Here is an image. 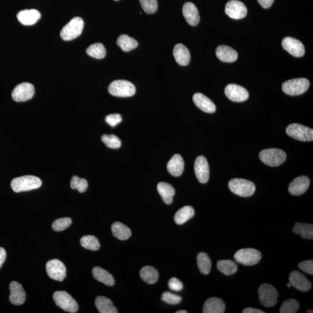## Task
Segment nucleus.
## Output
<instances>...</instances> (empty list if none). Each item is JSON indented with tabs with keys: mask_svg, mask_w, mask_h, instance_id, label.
<instances>
[{
	"mask_svg": "<svg viewBox=\"0 0 313 313\" xmlns=\"http://www.w3.org/2000/svg\"><path fill=\"white\" fill-rule=\"evenodd\" d=\"M194 172L198 181L206 183L210 178V168L208 161L204 156H198L194 163Z\"/></svg>",
	"mask_w": 313,
	"mask_h": 313,
	"instance_id": "15",
	"label": "nucleus"
},
{
	"mask_svg": "<svg viewBox=\"0 0 313 313\" xmlns=\"http://www.w3.org/2000/svg\"><path fill=\"white\" fill-rule=\"evenodd\" d=\"M157 191L166 204L169 205L172 203L175 191L171 185L166 182H160L157 185Z\"/></svg>",
	"mask_w": 313,
	"mask_h": 313,
	"instance_id": "27",
	"label": "nucleus"
},
{
	"mask_svg": "<svg viewBox=\"0 0 313 313\" xmlns=\"http://www.w3.org/2000/svg\"><path fill=\"white\" fill-rule=\"evenodd\" d=\"M140 3L142 9L147 14H153L157 10V0H140Z\"/></svg>",
	"mask_w": 313,
	"mask_h": 313,
	"instance_id": "43",
	"label": "nucleus"
},
{
	"mask_svg": "<svg viewBox=\"0 0 313 313\" xmlns=\"http://www.w3.org/2000/svg\"><path fill=\"white\" fill-rule=\"evenodd\" d=\"M102 141L106 146L111 148H119L121 146V141L115 135H103Z\"/></svg>",
	"mask_w": 313,
	"mask_h": 313,
	"instance_id": "40",
	"label": "nucleus"
},
{
	"mask_svg": "<svg viewBox=\"0 0 313 313\" xmlns=\"http://www.w3.org/2000/svg\"><path fill=\"white\" fill-rule=\"evenodd\" d=\"M169 286L170 289L176 292L181 291L183 288L181 281L175 277L170 278L169 282Z\"/></svg>",
	"mask_w": 313,
	"mask_h": 313,
	"instance_id": "46",
	"label": "nucleus"
},
{
	"mask_svg": "<svg viewBox=\"0 0 313 313\" xmlns=\"http://www.w3.org/2000/svg\"><path fill=\"white\" fill-rule=\"evenodd\" d=\"M17 18L22 24L31 26L36 24L40 20L41 14L37 9H24L18 12Z\"/></svg>",
	"mask_w": 313,
	"mask_h": 313,
	"instance_id": "21",
	"label": "nucleus"
},
{
	"mask_svg": "<svg viewBox=\"0 0 313 313\" xmlns=\"http://www.w3.org/2000/svg\"><path fill=\"white\" fill-rule=\"evenodd\" d=\"M300 270L309 274H313V261L309 260L300 262L298 265Z\"/></svg>",
	"mask_w": 313,
	"mask_h": 313,
	"instance_id": "47",
	"label": "nucleus"
},
{
	"mask_svg": "<svg viewBox=\"0 0 313 313\" xmlns=\"http://www.w3.org/2000/svg\"><path fill=\"white\" fill-rule=\"evenodd\" d=\"M293 231L297 235H301L305 239H313V224L302 223H296L293 227Z\"/></svg>",
	"mask_w": 313,
	"mask_h": 313,
	"instance_id": "34",
	"label": "nucleus"
},
{
	"mask_svg": "<svg viewBox=\"0 0 313 313\" xmlns=\"http://www.w3.org/2000/svg\"><path fill=\"white\" fill-rule=\"evenodd\" d=\"M288 135L296 140L303 142L313 141V129L299 124H291L287 126Z\"/></svg>",
	"mask_w": 313,
	"mask_h": 313,
	"instance_id": "10",
	"label": "nucleus"
},
{
	"mask_svg": "<svg viewBox=\"0 0 313 313\" xmlns=\"http://www.w3.org/2000/svg\"><path fill=\"white\" fill-rule=\"evenodd\" d=\"M289 283L296 289L302 292L309 291L312 287L311 281L298 271H293L290 273Z\"/></svg>",
	"mask_w": 313,
	"mask_h": 313,
	"instance_id": "17",
	"label": "nucleus"
},
{
	"mask_svg": "<svg viewBox=\"0 0 313 313\" xmlns=\"http://www.w3.org/2000/svg\"><path fill=\"white\" fill-rule=\"evenodd\" d=\"M188 312L186 311H179L178 312H176V313H187Z\"/></svg>",
	"mask_w": 313,
	"mask_h": 313,
	"instance_id": "51",
	"label": "nucleus"
},
{
	"mask_svg": "<svg viewBox=\"0 0 313 313\" xmlns=\"http://www.w3.org/2000/svg\"><path fill=\"white\" fill-rule=\"evenodd\" d=\"M6 259V252L3 248L0 247V268L1 267Z\"/></svg>",
	"mask_w": 313,
	"mask_h": 313,
	"instance_id": "49",
	"label": "nucleus"
},
{
	"mask_svg": "<svg viewBox=\"0 0 313 313\" xmlns=\"http://www.w3.org/2000/svg\"><path fill=\"white\" fill-rule=\"evenodd\" d=\"M115 1H120V0H115Z\"/></svg>",
	"mask_w": 313,
	"mask_h": 313,
	"instance_id": "54",
	"label": "nucleus"
},
{
	"mask_svg": "<svg viewBox=\"0 0 313 313\" xmlns=\"http://www.w3.org/2000/svg\"><path fill=\"white\" fill-rule=\"evenodd\" d=\"M84 22L80 17H75L63 27L61 37L63 40L71 41L76 39L83 32Z\"/></svg>",
	"mask_w": 313,
	"mask_h": 313,
	"instance_id": "4",
	"label": "nucleus"
},
{
	"mask_svg": "<svg viewBox=\"0 0 313 313\" xmlns=\"http://www.w3.org/2000/svg\"><path fill=\"white\" fill-rule=\"evenodd\" d=\"M140 276L144 282L154 284L159 280V273L156 268L150 265H146L142 268Z\"/></svg>",
	"mask_w": 313,
	"mask_h": 313,
	"instance_id": "31",
	"label": "nucleus"
},
{
	"mask_svg": "<svg viewBox=\"0 0 313 313\" xmlns=\"http://www.w3.org/2000/svg\"><path fill=\"white\" fill-rule=\"evenodd\" d=\"M274 0H258L259 4L264 8H268L271 7Z\"/></svg>",
	"mask_w": 313,
	"mask_h": 313,
	"instance_id": "48",
	"label": "nucleus"
},
{
	"mask_svg": "<svg viewBox=\"0 0 313 313\" xmlns=\"http://www.w3.org/2000/svg\"><path fill=\"white\" fill-rule=\"evenodd\" d=\"M228 186L233 193L243 197H250L254 194L256 190L254 183L243 179L230 180Z\"/></svg>",
	"mask_w": 313,
	"mask_h": 313,
	"instance_id": "3",
	"label": "nucleus"
},
{
	"mask_svg": "<svg viewBox=\"0 0 313 313\" xmlns=\"http://www.w3.org/2000/svg\"><path fill=\"white\" fill-rule=\"evenodd\" d=\"M53 299L55 304L66 312L74 313L78 311L77 302L68 292L56 291L53 293Z\"/></svg>",
	"mask_w": 313,
	"mask_h": 313,
	"instance_id": "8",
	"label": "nucleus"
},
{
	"mask_svg": "<svg viewBox=\"0 0 313 313\" xmlns=\"http://www.w3.org/2000/svg\"><path fill=\"white\" fill-rule=\"evenodd\" d=\"M34 95L33 85L23 83L17 85L12 93V97L16 102H22L30 100Z\"/></svg>",
	"mask_w": 313,
	"mask_h": 313,
	"instance_id": "12",
	"label": "nucleus"
},
{
	"mask_svg": "<svg viewBox=\"0 0 313 313\" xmlns=\"http://www.w3.org/2000/svg\"><path fill=\"white\" fill-rule=\"evenodd\" d=\"M216 54L218 58L223 62H234L238 58V53L231 47L220 46L217 47Z\"/></svg>",
	"mask_w": 313,
	"mask_h": 313,
	"instance_id": "26",
	"label": "nucleus"
},
{
	"mask_svg": "<svg viewBox=\"0 0 313 313\" xmlns=\"http://www.w3.org/2000/svg\"><path fill=\"white\" fill-rule=\"evenodd\" d=\"M46 271L48 276L52 279L62 281L66 277V268L64 264L58 259H53L47 262Z\"/></svg>",
	"mask_w": 313,
	"mask_h": 313,
	"instance_id": "11",
	"label": "nucleus"
},
{
	"mask_svg": "<svg viewBox=\"0 0 313 313\" xmlns=\"http://www.w3.org/2000/svg\"><path fill=\"white\" fill-rule=\"evenodd\" d=\"M122 119L119 114H112L106 117L105 121L109 125L115 127L122 121Z\"/></svg>",
	"mask_w": 313,
	"mask_h": 313,
	"instance_id": "45",
	"label": "nucleus"
},
{
	"mask_svg": "<svg viewBox=\"0 0 313 313\" xmlns=\"http://www.w3.org/2000/svg\"><path fill=\"white\" fill-rule=\"evenodd\" d=\"M9 301L14 305H21L26 300V292H25L21 284L17 281H12L9 284Z\"/></svg>",
	"mask_w": 313,
	"mask_h": 313,
	"instance_id": "18",
	"label": "nucleus"
},
{
	"mask_svg": "<svg viewBox=\"0 0 313 313\" xmlns=\"http://www.w3.org/2000/svg\"><path fill=\"white\" fill-rule=\"evenodd\" d=\"M224 93L230 100L236 102H242L247 100L249 93L245 88L237 84L227 85Z\"/></svg>",
	"mask_w": 313,
	"mask_h": 313,
	"instance_id": "14",
	"label": "nucleus"
},
{
	"mask_svg": "<svg viewBox=\"0 0 313 313\" xmlns=\"http://www.w3.org/2000/svg\"><path fill=\"white\" fill-rule=\"evenodd\" d=\"M87 54L97 59H103L106 55L105 47L101 43L92 44L86 50Z\"/></svg>",
	"mask_w": 313,
	"mask_h": 313,
	"instance_id": "37",
	"label": "nucleus"
},
{
	"mask_svg": "<svg viewBox=\"0 0 313 313\" xmlns=\"http://www.w3.org/2000/svg\"><path fill=\"white\" fill-rule=\"evenodd\" d=\"M262 258L261 253L257 249L245 248L237 251L234 258L239 264L246 265L257 264Z\"/></svg>",
	"mask_w": 313,
	"mask_h": 313,
	"instance_id": "9",
	"label": "nucleus"
},
{
	"mask_svg": "<svg viewBox=\"0 0 313 313\" xmlns=\"http://www.w3.org/2000/svg\"><path fill=\"white\" fill-rule=\"evenodd\" d=\"M109 93L118 97H131L136 93L135 85L126 80H115L110 84Z\"/></svg>",
	"mask_w": 313,
	"mask_h": 313,
	"instance_id": "6",
	"label": "nucleus"
},
{
	"mask_svg": "<svg viewBox=\"0 0 313 313\" xmlns=\"http://www.w3.org/2000/svg\"><path fill=\"white\" fill-rule=\"evenodd\" d=\"M195 212L193 208L191 206H185L180 209L174 217V220L176 224H184L194 217Z\"/></svg>",
	"mask_w": 313,
	"mask_h": 313,
	"instance_id": "32",
	"label": "nucleus"
},
{
	"mask_svg": "<svg viewBox=\"0 0 313 313\" xmlns=\"http://www.w3.org/2000/svg\"><path fill=\"white\" fill-rule=\"evenodd\" d=\"M287 287H289V288H290V287H291V286H291V284H290V283H288V284H287Z\"/></svg>",
	"mask_w": 313,
	"mask_h": 313,
	"instance_id": "52",
	"label": "nucleus"
},
{
	"mask_svg": "<svg viewBox=\"0 0 313 313\" xmlns=\"http://www.w3.org/2000/svg\"><path fill=\"white\" fill-rule=\"evenodd\" d=\"M300 308V305L295 299H290L286 300L281 305L280 313H296Z\"/></svg>",
	"mask_w": 313,
	"mask_h": 313,
	"instance_id": "39",
	"label": "nucleus"
},
{
	"mask_svg": "<svg viewBox=\"0 0 313 313\" xmlns=\"http://www.w3.org/2000/svg\"><path fill=\"white\" fill-rule=\"evenodd\" d=\"M310 82L305 78H294L288 80L283 84L282 90L289 96H299L308 90Z\"/></svg>",
	"mask_w": 313,
	"mask_h": 313,
	"instance_id": "5",
	"label": "nucleus"
},
{
	"mask_svg": "<svg viewBox=\"0 0 313 313\" xmlns=\"http://www.w3.org/2000/svg\"><path fill=\"white\" fill-rule=\"evenodd\" d=\"M196 106L204 112L213 113L216 111V106L208 97L201 93H196L193 97Z\"/></svg>",
	"mask_w": 313,
	"mask_h": 313,
	"instance_id": "22",
	"label": "nucleus"
},
{
	"mask_svg": "<svg viewBox=\"0 0 313 313\" xmlns=\"http://www.w3.org/2000/svg\"><path fill=\"white\" fill-rule=\"evenodd\" d=\"M313 312L312 310H311V311H308V312H307V313H313Z\"/></svg>",
	"mask_w": 313,
	"mask_h": 313,
	"instance_id": "53",
	"label": "nucleus"
},
{
	"mask_svg": "<svg viewBox=\"0 0 313 313\" xmlns=\"http://www.w3.org/2000/svg\"><path fill=\"white\" fill-rule=\"evenodd\" d=\"M183 15L186 21L192 26H197L200 22V15L197 7L191 2H186L183 5Z\"/></svg>",
	"mask_w": 313,
	"mask_h": 313,
	"instance_id": "19",
	"label": "nucleus"
},
{
	"mask_svg": "<svg viewBox=\"0 0 313 313\" xmlns=\"http://www.w3.org/2000/svg\"><path fill=\"white\" fill-rule=\"evenodd\" d=\"M247 11L245 5L238 0H230L226 5V14L234 20H241L245 18Z\"/></svg>",
	"mask_w": 313,
	"mask_h": 313,
	"instance_id": "13",
	"label": "nucleus"
},
{
	"mask_svg": "<svg viewBox=\"0 0 313 313\" xmlns=\"http://www.w3.org/2000/svg\"><path fill=\"white\" fill-rule=\"evenodd\" d=\"M197 265L201 273L207 275L211 270V261L205 252L199 253L197 257Z\"/></svg>",
	"mask_w": 313,
	"mask_h": 313,
	"instance_id": "35",
	"label": "nucleus"
},
{
	"mask_svg": "<svg viewBox=\"0 0 313 313\" xmlns=\"http://www.w3.org/2000/svg\"><path fill=\"white\" fill-rule=\"evenodd\" d=\"M112 231L113 236L122 241L128 240L132 235L130 229L125 224L119 222L112 224Z\"/></svg>",
	"mask_w": 313,
	"mask_h": 313,
	"instance_id": "30",
	"label": "nucleus"
},
{
	"mask_svg": "<svg viewBox=\"0 0 313 313\" xmlns=\"http://www.w3.org/2000/svg\"><path fill=\"white\" fill-rule=\"evenodd\" d=\"M161 299L164 302L168 303V304L172 305H178L182 301L181 296L169 292H164L162 296H161Z\"/></svg>",
	"mask_w": 313,
	"mask_h": 313,
	"instance_id": "44",
	"label": "nucleus"
},
{
	"mask_svg": "<svg viewBox=\"0 0 313 313\" xmlns=\"http://www.w3.org/2000/svg\"><path fill=\"white\" fill-rule=\"evenodd\" d=\"M185 162L179 154H175L167 164V169L173 176L178 177L182 175L184 170Z\"/></svg>",
	"mask_w": 313,
	"mask_h": 313,
	"instance_id": "24",
	"label": "nucleus"
},
{
	"mask_svg": "<svg viewBox=\"0 0 313 313\" xmlns=\"http://www.w3.org/2000/svg\"><path fill=\"white\" fill-rule=\"evenodd\" d=\"M217 268L221 273L229 276L236 273L237 265L231 260H220L217 262Z\"/></svg>",
	"mask_w": 313,
	"mask_h": 313,
	"instance_id": "36",
	"label": "nucleus"
},
{
	"mask_svg": "<svg viewBox=\"0 0 313 313\" xmlns=\"http://www.w3.org/2000/svg\"><path fill=\"white\" fill-rule=\"evenodd\" d=\"M81 245L85 249L91 251H97L100 248V243L94 236H85L80 240Z\"/></svg>",
	"mask_w": 313,
	"mask_h": 313,
	"instance_id": "38",
	"label": "nucleus"
},
{
	"mask_svg": "<svg viewBox=\"0 0 313 313\" xmlns=\"http://www.w3.org/2000/svg\"><path fill=\"white\" fill-rule=\"evenodd\" d=\"M87 180L81 179L77 176L72 177L71 182V187L72 189H77L80 193H84L88 188Z\"/></svg>",
	"mask_w": 313,
	"mask_h": 313,
	"instance_id": "41",
	"label": "nucleus"
},
{
	"mask_svg": "<svg viewBox=\"0 0 313 313\" xmlns=\"http://www.w3.org/2000/svg\"><path fill=\"white\" fill-rule=\"evenodd\" d=\"M96 305L100 313H118V310L113 305L111 300L103 296H97Z\"/></svg>",
	"mask_w": 313,
	"mask_h": 313,
	"instance_id": "29",
	"label": "nucleus"
},
{
	"mask_svg": "<svg viewBox=\"0 0 313 313\" xmlns=\"http://www.w3.org/2000/svg\"><path fill=\"white\" fill-rule=\"evenodd\" d=\"M72 220L70 217L60 218L56 219L52 223V229L55 232H61L71 225Z\"/></svg>",
	"mask_w": 313,
	"mask_h": 313,
	"instance_id": "42",
	"label": "nucleus"
},
{
	"mask_svg": "<svg viewBox=\"0 0 313 313\" xmlns=\"http://www.w3.org/2000/svg\"><path fill=\"white\" fill-rule=\"evenodd\" d=\"M117 44L124 52L130 51L138 46L137 41L126 34L121 35L117 40Z\"/></svg>",
	"mask_w": 313,
	"mask_h": 313,
	"instance_id": "33",
	"label": "nucleus"
},
{
	"mask_svg": "<svg viewBox=\"0 0 313 313\" xmlns=\"http://www.w3.org/2000/svg\"><path fill=\"white\" fill-rule=\"evenodd\" d=\"M173 54L175 61L180 65L187 66L191 61L189 50L182 44H176L174 47Z\"/></svg>",
	"mask_w": 313,
	"mask_h": 313,
	"instance_id": "23",
	"label": "nucleus"
},
{
	"mask_svg": "<svg viewBox=\"0 0 313 313\" xmlns=\"http://www.w3.org/2000/svg\"><path fill=\"white\" fill-rule=\"evenodd\" d=\"M310 185V180L306 176H300L290 183L289 191L294 195H302L307 191Z\"/></svg>",
	"mask_w": 313,
	"mask_h": 313,
	"instance_id": "20",
	"label": "nucleus"
},
{
	"mask_svg": "<svg viewBox=\"0 0 313 313\" xmlns=\"http://www.w3.org/2000/svg\"><path fill=\"white\" fill-rule=\"evenodd\" d=\"M259 158L262 162L268 166L277 167L285 162L287 154L278 148H267L261 151Z\"/></svg>",
	"mask_w": 313,
	"mask_h": 313,
	"instance_id": "2",
	"label": "nucleus"
},
{
	"mask_svg": "<svg viewBox=\"0 0 313 313\" xmlns=\"http://www.w3.org/2000/svg\"><path fill=\"white\" fill-rule=\"evenodd\" d=\"M93 274L95 278L99 282L102 283L107 286L115 285V281L112 275L108 271L99 267L93 268Z\"/></svg>",
	"mask_w": 313,
	"mask_h": 313,
	"instance_id": "28",
	"label": "nucleus"
},
{
	"mask_svg": "<svg viewBox=\"0 0 313 313\" xmlns=\"http://www.w3.org/2000/svg\"><path fill=\"white\" fill-rule=\"evenodd\" d=\"M282 46L284 49L293 56L299 58V57L305 55L304 46L299 40L294 39V38L286 37L283 40Z\"/></svg>",
	"mask_w": 313,
	"mask_h": 313,
	"instance_id": "16",
	"label": "nucleus"
},
{
	"mask_svg": "<svg viewBox=\"0 0 313 313\" xmlns=\"http://www.w3.org/2000/svg\"><path fill=\"white\" fill-rule=\"evenodd\" d=\"M259 300L265 308H271L277 304L278 293L276 288L268 284H263L258 289Z\"/></svg>",
	"mask_w": 313,
	"mask_h": 313,
	"instance_id": "7",
	"label": "nucleus"
},
{
	"mask_svg": "<svg viewBox=\"0 0 313 313\" xmlns=\"http://www.w3.org/2000/svg\"><path fill=\"white\" fill-rule=\"evenodd\" d=\"M225 304L220 298H211L205 302L203 306L204 313H223L225 311Z\"/></svg>",
	"mask_w": 313,
	"mask_h": 313,
	"instance_id": "25",
	"label": "nucleus"
},
{
	"mask_svg": "<svg viewBox=\"0 0 313 313\" xmlns=\"http://www.w3.org/2000/svg\"><path fill=\"white\" fill-rule=\"evenodd\" d=\"M42 185V182L38 177L25 175L12 180L11 186L14 192L20 193L37 189L40 188Z\"/></svg>",
	"mask_w": 313,
	"mask_h": 313,
	"instance_id": "1",
	"label": "nucleus"
},
{
	"mask_svg": "<svg viewBox=\"0 0 313 313\" xmlns=\"http://www.w3.org/2000/svg\"><path fill=\"white\" fill-rule=\"evenodd\" d=\"M242 313H264L265 312L258 309L248 308L243 310Z\"/></svg>",
	"mask_w": 313,
	"mask_h": 313,
	"instance_id": "50",
	"label": "nucleus"
}]
</instances>
